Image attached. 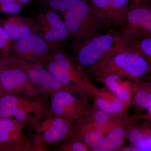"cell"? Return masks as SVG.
<instances>
[{"label": "cell", "mask_w": 151, "mask_h": 151, "mask_svg": "<svg viewBox=\"0 0 151 151\" xmlns=\"http://www.w3.org/2000/svg\"><path fill=\"white\" fill-rule=\"evenodd\" d=\"M3 64H4L3 58H1V59H0V75H1V72Z\"/></svg>", "instance_id": "cell-32"}, {"label": "cell", "mask_w": 151, "mask_h": 151, "mask_svg": "<svg viewBox=\"0 0 151 151\" xmlns=\"http://www.w3.org/2000/svg\"><path fill=\"white\" fill-rule=\"evenodd\" d=\"M50 111L55 116L72 122L92 113L94 105L89 101L67 91H59L49 97Z\"/></svg>", "instance_id": "cell-7"}, {"label": "cell", "mask_w": 151, "mask_h": 151, "mask_svg": "<svg viewBox=\"0 0 151 151\" xmlns=\"http://www.w3.org/2000/svg\"><path fill=\"white\" fill-rule=\"evenodd\" d=\"M131 2L136 4H143V3L149 2L150 0H130Z\"/></svg>", "instance_id": "cell-29"}, {"label": "cell", "mask_w": 151, "mask_h": 151, "mask_svg": "<svg viewBox=\"0 0 151 151\" xmlns=\"http://www.w3.org/2000/svg\"><path fill=\"white\" fill-rule=\"evenodd\" d=\"M136 120L132 116H130L127 122L113 128L104 136L100 147L106 151H119L124 146L128 128Z\"/></svg>", "instance_id": "cell-19"}, {"label": "cell", "mask_w": 151, "mask_h": 151, "mask_svg": "<svg viewBox=\"0 0 151 151\" xmlns=\"http://www.w3.org/2000/svg\"><path fill=\"white\" fill-rule=\"evenodd\" d=\"M130 144L140 151H151V122L136 120L128 128L127 137Z\"/></svg>", "instance_id": "cell-18"}, {"label": "cell", "mask_w": 151, "mask_h": 151, "mask_svg": "<svg viewBox=\"0 0 151 151\" xmlns=\"http://www.w3.org/2000/svg\"><path fill=\"white\" fill-rule=\"evenodd\" d=\"M84 71L96 80L106 76L117 75L140 83L150 72L151 63L133 47H127L108 55Z\"/></svg>", "instance_id": "cell-1"}, {"label": "cell", "mask_w": 151, "mask_h": 151, "mask_svg": "<svg viewBox=\"0 0 151 151\" xmlns=\"http://www.w3.org/2000/svg\"><path fill=\"white\" fill-rule=\"evenodd\" d=\"M122 32L127 37L138 39L151 36V8L149 2L130 3Z\"/></svg>", "instance_id": "cell-11"}, {"label": "cell", "mask_w": 151, "mask_h": 151, "mask_svg": "<svg viewBox=\"0 0 151 151\" xmlns=\"http://www.w3.org/2000/svg\"><path fill=\"white\" fill-rule=\"evenodd\" d=\"M57 151H91V148L83 142L68 136L58 145L53 149Z\"/></svg>", "instance_id": "cell-22"}, {"label": "cell", "mask_w": 151, "mask_h": 151, "mask_svg": "<svg viewBox=\"0 0 151 151\" xmlns=\"http://www.w3.org/2000/svg\"><path fill=\"white\" fill-rule=\"evenodd\" d=\"M11 61L21 68L31 81L41 90L50 96L59 91H67L88 100L92 99L89 93L79 86L64 84L54 77L43 64L32 63L12 58Z\"/></svg>", "instance_id": "cell-5"}, {"label": "cell", "mask_w": 151, "mask_h": 151, "mask_svg": "<svg viewBox=\"0 0 151 151\" xmlns=\"http://www.w3.org/2000/svg\"><path fill=\"white\" fill-rule=\"evenodd\" d=\"M12 42V40L7 34L0 22V51L9 53Z\"/></svg>", "instance_id": "cell-26"}, {"label": "cell", "mask_w": 151, "mask_h": 151, "mask_svg": "<svg viewBox=\"0 0 151 151\" xmlns=\"http://www.w3.org/2000/svg\"><path fill=\"white\" fill-rule=\"evenodd\" d=\"M90 1L94 7L102 13L111 22L110 20V0H90Z\"/></svg>", "instance_id": "cell-27"}, {"label": "cell", "mask_w": 151, "mask_h": 151, "mask_svg": "<svg viewBox=\"0 0 151 151\" xmlns=\"http://www.w3.org/2000/svg\"><path fill=\"white\" fill-rule=\"evenodd\" d=\"M130 0H110V20L113 26L124 25Z\"/></svg>", "instance_id": "cell-21"}, {"label": "cell", "mask_w": 151, "mask_h": 151, "mask_svg": "<svg viewBox=\"0 0 151 151\" xmlns=\"http://www.w3.org/2000/svg\"><path fill=\"white\" fill-rule=\"evenodd\" d=\"M49 96L28 97L6 93L0 89V117L27 122L33 116L49 110Z\"/></svg>", "instance_id": "cell-4"}, {"label": "cell", "mask_w": 151, "mask_h": 151, "mask_svg": "<svg viewBox=\"0 0 151 151\" xmlns=\"http://www.w3.org/2000/svg\"><path fill=\"white\" fill-rule=\"evenodd\" d=\"M9 56V55L8 53L0 51V59L6 58Z\"/></svg>", "instance_id": "cell-30"}, {"label": "cell", "mask_w": 151, "mask_h": 151, "mask_svg": "<svg viewBox=\"0 0 151 151\" xmlns=\"http://www.w3.org/2000/svg\"><path fill=\"white\" fill-rule=\"evenodd\" d=\"M130 107L137 113L151 108V81L134 83Z\"/></svg>", "instance_id": "cell-20"}, {"label": "cell", "mask_w": 151, "mask_h": 151, "mask_svg": "<svg viewBox=\"0 0 151 151\" xmlns=\"http://www.w3.org/2000/svg\"><path fill=\"white\" fill-rule=\"evenodd\" d=\"M0 151H3L2 149L1 146H0Z\"/></svg>", "instance_id": "cell-34"}, {"label": "cell", "mask_w": 151, "mask_h": 151, "mask_svg": "<svg viewBox=\"0 0 151 151\" xmlns=\"http://www.w3.org/2000/svg\"><path fill=\"white\" fill-rule=\"evenodd\" d=\"M132 40L135 50L151 63V36Z\"/></svg>", "instance_id": "cell-24"}, {"label": "cell", "mask_w": 151, "mask_h": 151, "mask_svg": "<svg viewBox=\"0 0 151 151\" xmlns=\"http://www.w3.org/2000/svg\"><path fill=\"white\" fill-rule=\"evenodd\" d=\"M17 1V0H0V4L8 2L13 1Z\"/></svg>", "instance_id": "cell-33"}, {"label": "cell", "mask_w": 151, "mask_h": 151, "mask_svg": "<svg viewBox=\"0 0 151 151\" xmlns=\"http://www.w3.org/2000/svg\"><path fill=\"white\" fill-rule=\"evenodd\" d=\"M73 123L54 127L39 134H32L29 136L33 145L39 151H49V147L58 145L70 135Z\"/></svg>", "instance_id": "cell-16"}, {"label": "cell", "mask_w": 151, "mask_h": 151, "mask_svg": "<svg viewBox=\"0 0 151 151\" xmlns=\"http://www.w3.org/2000/svg\"><path fill=\"white\" fill-rule=\"evenodd\" d=\"M123 77L119 75H109L99 78L97 81L104 84L105 87L115 94L129 111L133 97L134 82L130 83L124 81Z\"/></svg>", "instance_id": "cell-17"}, {"label": "cell", "mask_w": 151, "mask_h": 151, "mask_svg": "<svg viewBox=\"0 0 151 151\" xmlns=\"http://www.w3.org/2000/svg\"><path fill=\"white\" fill-rule=\"evenodd\" d=\"M74 46L105 32L112 23L92 5L90 0H79L69 9L60 13Z\"/></svg>", "instance_id": "cell-2"}, {"label": "cell", "mask_w": 151, "mask_h": 151, "mask_svg": "<svg viewBox=\"0 0 151 151\" xmlns=\"http://www.w3.org/2000/svg\"><path fill=\"white\" fill-rule=\"evenodd\" d=\"M3 61L0 75L1 90L9 94L26 97L49 96L31 81L21 68L11 61L10 56L3 58Z\"/></svg>", "instance_id": "cell-6"}, {"label": "cell", "mask_w": 151, "mask_h": 151, "mask_svg": "<svg viewBox=\"0 0 151 151\" xmlns=\"http://www.w3.org/2000/svg\"><path fill=\"white\" fill-rule=\"evenodd\" d=\"M52 50L39 34H33L13 40L9 53L12 58L43 64Z\"/></svg>", "instance_id": "cell-10"}, {"label": "cell", "mask_w": 151, "mask_h": 151, "mask_svg": "<svg viewBox=\"0 0 151 151\" xmlns=\"http://www.w3.org/2000/svg\"><path fill=\"white\" fill-rule=\"evenodd\" d=\"M24 6L25 5L17 1L3 3L0 4V13L11 15L17 14Z\"/></svg>", "instance_id": "cell-25"}, {"label": "cell", "mask_w": 151, "mask_h": 151, "mask_svg": "<svg viewBox=\"0 0 151 151\" xmlns=\"http://www.w3.org/2000/svg\"><path fill=\"white\" fill-rule=\"evenodd\" d=\"M17 1L25 5V4L27 3L33 1H36V0H17Z\"/></svg>", "instance_id": "cell-31"}, {"label": "cell", "mask_w": 151, "mask_h": 151, "mask_svg": "<svg viewBox=\"0 0 151 151\" xmlns=\"http://www.w3.org/2000/svg\"><path fill=\"white\" fill-rule=\"evenodd\" d=\"M105 135V130L94 121L91 113L73 122L69 135L83 142L92 150L100 147Z\"/></svg>", "instance_id": "cell-13"}, {"label": "cell", "mask_w": 151, "mask_h": 151, "mask_svg": "<svg viewBox=\"0 0 151 151\" xmlns=\"http://www.w3.org/2000/svg\"><path fill=\"white\" fill-rule=\"evenodd\" d=\"M27 123L13 118L0 117V146L3 151H39L25 134Z\"/></svg>", "instance_id": "cell-9"}, {"label": "cell", "mask_w": 151, "mask_h": 151, "mask_svg": "<svg viewBox=\"0 0 151 151\" xmlns=\"http://www.w3.org/2000/svg\"><path fill=\"white\" fill-rule=\"evenodd\" d=\"M119 151H140L134 146L130 144V145L122 147L120 149Z\"/></svg>", "instance_id": "cell-28"}, {"label": "cell", "mask_w": 151, "mask_h": 151, "mask_svg": "<svg viewBox=\"0 0 151 151\" xmlns=\"http://www.w3.org/2000/svg\"><path fill=\"white\" fill-rule=\"evenodd\" d=\"M80 70L95 108L111 114H128L129 111L115 94L105 86L97 87L90 80L84 70L81 68Z\"/></svg>", "instance_id": "cell-12"}, {"label": "cell", "mask_w": 151, "mask_h": 151, "mask_svg": "<svg viewBox=\"0 0 151 151\" xmlns=\"http://www.w3.org/2000/svg\"><path fill=\"white\" fill-rule=\"evenodd\" d=\"M42 64L60 81L64 84L79 86L91 96L87 90L80 69L76 68L72 58L63 48L52 50Z\"/></svg>", "instance_id": "cell-8"}, {"label": "cell", "mask_w": 151, "mask_h": 151, "mask_svg": "<svg viewBox=\"0 0 151 151\" xmlns=\"http://www.w3.org/2000/svg\"><path fill=\"white\" fill-rule=\"evenodd\" d=\"M79 0H42V6L45 9L64 12L78 2Z\"/></svg>", "instance_id": "cell-23"}, {"label": "cell", "mask_w": 151, "mask_h": 151, "mask_svg": "<svg viewBox=\"0 0 151 151\" xmlns=\"http://www.w3.org/2000/svg\"><path fill=\"white\" fill-rule=\"evenodd\" d=\"M0 22L7 34L13 40L39 32V27L35 19L19 14L0 19Z\"/></svg>", "instance_id": "cell-15"}, {"label": "cell", "mask_w": 151, "mask_h": 151, "mask_svg": "<svg viewBox=\"0 0 151 151\" xmlns=\"http://www.w3.org/2000/svg\"><path fill=\"white\" fill-rule=\"evenodd\" d=\"M35 19L40 29L49 34L63 48L69 37L64 22L57 12L45 9L38 13Z\"/></svg>", "instance_id": "cell-14"}, {"label": "cell", "mask_w": 151, "mask_h": 151, "mask_svg": "<svg viewBox=\"0 0 151 151\" xmlns=\"http://www.w3.org/2000/svg\"><path fill=\"white\" fill-rule=\"evenodd\" d=\"M127 47H133L132 39L126 36L122 31L110 28L75 46V58L81 68L86 69L108 55Z\"/></svg>", "instance_id": "cell-3"}]
</instances>
